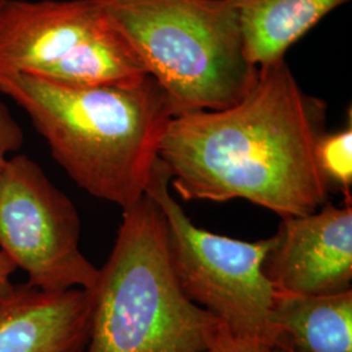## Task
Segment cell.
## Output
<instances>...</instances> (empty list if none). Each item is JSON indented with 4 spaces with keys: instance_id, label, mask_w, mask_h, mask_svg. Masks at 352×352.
Instances as JSON below:
<instances>
[{
    "instance_id": "6da1fadb",
    "label": "cell",
    "mask_w": 352,
    "mask_h": 352,
    "mask_svg": "<svg viewBox=\"0 0 352 352\" xmlns=\"http://www.w3.org/2000/svg\"><path fill=\"white\" fill-rule=\"evenodd\" d=\"M327 109L282 60L260 68L234 106L174 116L158 155L186 201L241 199L282 219L314 213L330 190L316 157Z\"/></svg>"
},
{
    "instance_id": "7a4b0ae2",
    "label": "cell",
    "mask_w": 352,
    "mask_h": 352,
    "mask_svg": "<svg viewBox=\"0 0 352 352\" xmlns=\"http://www.w3.org/2000/svg\"><path fill=\"white\" fill-rule=\"evenodd\" d=\"M0 93L20 106L54 160L89 195L126 210L145 196L174 109L151 76L136 87H72L0 74Z\"/></svg>"
},
{
    "instance_id": "3957f363",
    "label": "cell",
    "mask_w": 352,
    "mask_h": 352,
    "mask_svg": "<svg viewBox=\"0 0 352 352\" xmlns=\"http://www.w3.org/2000/svg\"><path fill=\"white\" fill-rule=\"evenodd\" d=\"M85 352H206L221 327L176 282L164 213L149 196L123 210L91 289Z\"/></svg>"
},
{
    "instance_id": "277c9868",
    "label": "cell",
    "mask_w": 352,
    "mask_h": 352,
    "mask_svg": "<svg viewBox=\"0 0 352 352\" xmlns=\"http://www.w3.org/2000/svg\"><path fill=\"white\" fill-rule=\"evenodd\" d=\"M176 115L241 101L258 68L244 54L231 0H98Z\"/></svg>"
},
{
    "instance_id": "5b68a950",
    "label": "cell",
    "mask_w": 352,
    "mask_h": 352,
    "mask_svg": "<svg viewBox=\"0 0 352 352\" xmlns=\"http://www.w3.org/2000/svg\"><path fill=\"white\" fill-rule=\"evenodd\" d=\"M145 195L164 213L170 265L183 294L232 336L276 349L272 325L276 289L264 273L272 238L244 241L196 226L171 196L170 176L161 160Z\"/></svg>"
},
{
    "instance_id": "8992f818",
    "label": "cell",
    "mask_w": 352,
    "mask_h": 352,
    "mask_svg": "<svg viewBox=\"0 0 352 352\" xmlns=\"http://www.w3.org/2000/svg\"><path fill=\"white\" fill-rule=\"evenodd\" d=\"M74 202L25 154L0 175V252L23 269L28 285L45 292L90 289L98 267L80 250Z\"/></svg>"
},
{
    "instance_id": "52a82bcc",
    "label": "cell",
    "mask_w": 352,
    "mask_h": 352,
    "mask_svg": "<svg viewBox=\"0 0 352 352\" xmlns=\"http://www.w3.org/2000/svg\"><path fill=\"white\" fill-rule=\"evenodd\" d=\"M264 273L278 292L329 295L351 289V200L283 218L272 236Z\"/></svg>"
},
{
    "instance_id": "ba28073f",
    "label": "cell",
    "mask_w": 352,
    "mask_h": 352,
    "mask_svg": "<svg viewBox=\"0 0 352 352\" xmlns=\"http://www.w3.org/2000/svg\"><path fill=\"white\" fill-rule=\"evenodd\" d=\"M107 20L98 0H4L0 74L41 75Z\"/></svg>"
},
{
    "instance_id": "9c48e42d",
    "label": "cell",
    "mask_w": 352,
    "mask_h": 352,
    "mask_svg": "<svg viewBox=\"0 0 352 352\" xmlns=\"http://www.w3.org/2000/svg\"><path fill=\"white\" fill-rule=\"evenodd\" d=\"M88 289L45 292L28 283L0 292V352H85Z\"/></svg>"
},
{
    "instance_id": "30bf717a",
    "label": "cell",
    "mask_w": 352,
    "mask_h": 352,
    "mask_svg": "<svg viewBox=\"0 0 352 352\" xmlns=\"http://www.w3.org/2000/svg\"><path fill=\"white\" fill-rule=\"evenodd\" d=\"M280 352H352V291L274 294L272 309Z\"/></svg>"
},
{
    "instance_id": "8fae6325",
    "label": "cell",
    "mask_w": 352,
    "mask_h": 352,
    "mask_svg": "<svg viewBox=\"0 0 352 352\" xmlns=\"http://www.w3.org/2000/svg\"><path fill=\"white\" fill-rule=\"evenodd\" d=\"M247 60L260 68L285 60L289 47L349 0H231Z\"/></svg>"
},
{
    "instance_id": "7c38bea8",
    "label": "cell",
    "mask_w": 352,
    "mask_h": 352,
    "mask_svg": "<svg viewBox=\"0 0 352 352\" xmlns=\"http://www.w3.org/2000/svg\"><path fill=\"white\" fill-rule=\"evenodd\" d=\"M37 77L72 87L129 88L149 75L126 37L107 17L100 29Z\"/></svg>"
},
{
    "instance_id": "4fadbf2b",
    "label": "cell",
    "mask_w": 352,
    "mask_h": 352,
    "mask_svg": "<svg viewBox=\"0 0 352 352\" xmlns=\"http://www.w3.org/2000/svg\"><path fill=\"white\" fill-rule=\"evenodd\" d=\"M317 164L327 179V184L343 190L347 200H351L352 184V126L338 132H325L316 148Z\"/></svg>"
},
{
    "instance_id": "5bb4252c",
    "label": "cell",
    "mask_w": 352,
    "mask_h": 352,
    "mask_svg": "<svg viewBox=\"0 0 352 352\" xmlns=\"http://www.w3.org/2000/svg\"><path fill=\"white\" fill-rule=\"evenodd\" d=\"M24 144V131L13 118L7 104L0 98V175L3 174L6 164L10 161V155L21 149Z\"/></svg>"
},
{
    "instance_id": "9a60e30c",
    "label": "cell",
    "mask_w": 352,
    "mask_h": 352,
    "mask_svg": "<svg viewBox=\"0 0 352 352\" xmlns=\"http://www.w3.org/2000/svg\"><path fill=\"white\" fill-rule=\"evenodd\" d=\"M206 352H277V350L257 340L235 337L221 325Z\"/></svg>"
},
{
    "instance_id": "2e32d148",
    "label": "cell",
    "mask_w": 352,
    "mask_h": 352,
    "mask_svg": "<svg viewBox=\"0 0 352 352\" xmlns=\"http://www.w3.org/2000/svg\"><path fill=\"white\" fill-rule=\"evenodd\" d=\"M16 270L17 269L12 264V261L3 252H0V292L8 289L12 286L11 277Z\"/></svg>"
},
{
    "instance_id": "e0dca14e",
    "label": "cell",
    "mask_w": 352,
    "mask_h": 352,
    "mask_svg": "<svg viewBox=\"0 0 352 352\" xmlns=\"http://www.w3.org/2000/svg\"><path fill=\"white\" fill-rule=\"evenodd\" d=\"M4 3V0H0V7H1V4Z\"/></svg>"
},
{
    "instance_id": "ac0fdd59",
    "label": "cell",
    "mask_w": 352,
    "mask_h": 352,
    "mask_svg": "<svg viewBox=\"0 0 352 352\" xmlns=\"http://www.w3.org/2000/svg\"><path fill=\"white\" fill-rule=\"evenodd\" d=\"M277 352H278V351H277ZM279 352H280V351H279Z\"/></svg>"
}]
</instances>
